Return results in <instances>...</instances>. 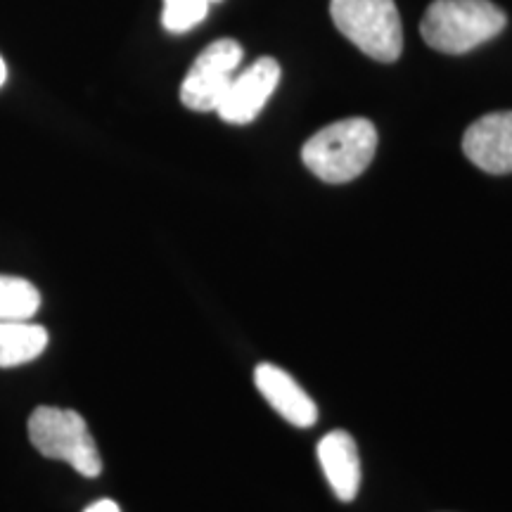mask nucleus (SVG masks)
Masks as SVG:
<instances>
[{
  "instance_id": "obj_1",
  "label": "nucleus",
  "mask_w": 512,
  "mask_h": 512,
  "mask_svg": "<svg viewBox=\"0 0 512 512\" xmlns=\"http://www.w3.org/2000/svg\"><path fill=\"white\" fill-rule=\"evenodd\" d=\"M377 150L373 121L351 117L320 128L306 140L302 159L306 169L325 183H349L368 169Z\"/></svg>"
},
{
  "instance_id": "obj_2",
  "label": "nucleus",
  "mask_w": 512,
  "mask_h": 512,
  "mask_svg": "<svg viewBox=\"0 0 512 512\" xmlns=\"http://www.w3.org/2000/svg\"><path fill=\"white\" fill-rule=\"evenodd\" d=\"M508 24L491 0H434L420 22L425 43L439 53L463 55L496 38Z\"/></svg>"
},
{
  "instance_id": "obj_3",
  "label": "nucleus",
  "mask_w": 512,
  "mask_h": 512,
  "mask_svg": "<svg viewBox=\"0 0 512 512\" xmlns=\"http://www.w3.org/2000/svg\"><path fill=\"white\" fill-rule=\"evenodd\" d=\"M335 27L377 62H396L403 50L401 15L394 0H330Z\"/></svg>"
},
{
  "instance_id": "obj_4",
  "label": "nucleus",
  "mask_w": 512,
  "mask_h": 512,
  "mask_svg": "<svg viewBox=\"0 0 512 512\" xmlns=\"http://www.w3.org/2000/svg\"><path fill=\"white\" fill-rule=\"evenodd\" d=\"M29 439L41 456L64 460L83 477H98L102 472V458L93 434L76 411L38 406L29 418Z\"/></svg>"
},
{
  "instance_id": "obj_5",
  "label": "nucleus",
  "mask_w": 512,
  "mask_h": 512,
  "mask_svg": "<svg viewBox=\"0 0 512 512\" xmlns=\"http://www.w3.org/2000/svg\"><path fill=\"white\" fill-rule=\"evenodd\" d=\"M242 46L235 38L214 41L197 55L181 86V102L192 112H216L242 62Z\"/></svg>"
},
{
  "instance_id": "obj_6",
  "label": "nucleus",
  "mask_w": 512,
  "mask_h": 512,
  "mask_svg": "<svg viewBox=\"0 0 512 512\" xmlns=\"http://www.w3.org/2000/svg\"><path fill=\"white\" fill-rule=\"evenodd\" d=\"M280 81V64L273 57H259L252 67L238 74L223 95L216 114L228 124H249L259 117Z\"/></svg>"
},
{
  "instance_id": "obj_7",
  "label": "nucleus",
  "mask_w": 512,
  "mask_h": 512,
  "mask_svg": "<svg viewBox=\"0 0 512 512\" xmlns=\"http://www.w3.org/2000/svg\"><path fill=\"white\" fill-rule=\"evenodd\" d=\"M463 152L486 174H512V112H494L465 131Z\"/></svg>"
},
{
  "instance_id": "obj_8",
  "label": "nucleus",
  "mask_w": 512,
  "mask_h": 512,
  "mask_svg": "<svg viewBox=\"0 0 512 512\" xmlns=\"http://www.w3.org/2000/svg\"><path fill=\"white\" fill-rule=\"evenodd\" d=\"M254 382L264 399L278 415L297 427H311L318 420V408L309 394L299 387L292 375L280 370L273 363H261L254 370Z\"/></svg>"
},
{
  "instance_id": "obj_9",
  "label": "nucleus",
  "mask_w": 512,
  "mask_h": 512,
  "mask_svg": "<svg viewBox=\"0 0 512 512\" xmlns=\"http://www.w3.org/2000/svg\"><path fill=\"white\" fill-rule=\"evenodd\" d=\"M318 460L339 501H354L361 489V458H358L354 437L342 430L330 432L328 437L320 439Z\"/></svg>"
},
{
  "instance_id": "obj_10",
  "label": "nucleus",
  "mask_w": 512,
  "mask_h": 512,
  "mask_svg": "<svg viewBox=\"0 0 512 512\" xmlns=\"http://www.w3.org/2000/svg\"><path fill=\"white\" fill-rule=\"evenodd\" d=\"M48 347V332L29 320H0V368L34 361Z\"/></svg>"
},
{
  "instance_id": "obj_11",
  "label": "nucleus",
  "mask_w": 512,
  "mask_h": 512,
  "mask_svg": "<svg viewBox=\"0 0 512 512\" xmlns=\"http://www.w3.org/2000/svg\"><path fill=\"white\" fill-rule=\"evenodd\" d=\"M41 306V294L29 280L0 275V320H31Z\"/></svg>"
},
{
  "instance_id": "obj_12",
  "label": "nucleus",
  "mask_w": 512,
  "mask_h": 512,
  "mask_svg": "<svg viewBox=\"0 0 512 512\" xmlns=\"http://www.w3.org/2000/svg\"><path fill=\"white\" fill-rule=\"evenodd\" d=\"M209 0H164L162 24L171 34H185L207 17Z\"/></svg>"
},
{
  "instance_id": "obj_13",
  "label": "nucleus",
  "mask_w": 512,
  "mask_h": 512,
  "mask_svg": "<svg viewBox=\"0 0 512 512\" xmlns=\"http://www.w3.org/2000/svg\"><path fill=\"white\" fill-rule=\"evenodd\" d=\"M83 512H121V508L114 501H110V498H102V501L88 505Z\"/></svg>"
},
{
  "instance_id": "obj_14",
  "label": "nucleus",
  "mask_w": 512,
  "mask_h": 512,
  "mask_svg": "<svg viewBox=\"0 0 512 512\" xmlns=\"http://www.w3.org/2000/svg\"><path fill=\"white\" fill-rule=\"evenodd\" d=\"M5 79H8V67H5L3 57H0V88H3V83H5Z\"/></svg>"
},
{
  "instance_id": "obj_15",
  "label": "nucleus",
  "mask_w": 512,
  "mask_h": 512,
  "mask_svg": "<svg viewBox=\"0 0 512 512\" xmlns=\"http://www.w3.org/2000/svg\"><path fill=\"white\" fill-rule=\"evenodd\" d=\"M209 3H219V0H209Z\"/></svg>"
}]
</instances>
